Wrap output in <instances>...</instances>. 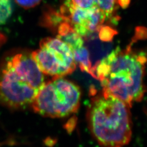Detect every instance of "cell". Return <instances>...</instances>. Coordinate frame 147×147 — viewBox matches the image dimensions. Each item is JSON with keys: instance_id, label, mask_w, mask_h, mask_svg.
I'll return each mask as SVG.
<instances>
[{"instance_id": "8fae6325", "label": "cell", "mask_w": 147, "mask_h": 147, "mask_svg": "<svg viewBox=\"0 0 147 147\" xmlns=\"http://www.w3.org/2000/svg\"><path fill=\"white\" fill-rule=\"evenodd\" d=\"M16 2L25 9L33 8L38 5L41 0H16Z\"/></svg>"}, {"instance_id": "52a82bcc", "label": "cell", "mask_w": 147, "mask_h": 147, "mask_svg": "<svg viewBox=\"0 0 147 147\" xmlns=\"http://www.w3.org/2000/svg\"><path fill=\"white\" fill-rule=\"evenodd\" d=\"M95 2L96 7L105 13L110 22L116 24L119 20V16L116 14L117 0H95Z\"/></svg>"}, {"instance_id": "7a4b0ae2", "label": "cell", "mask_w": 147, "mask_h": 147, "mask_svg": "<svg viewBox=\"0 0 147 147\" xmlns=\"http://www.w3.org/2000/svg\"><path fill=\"white\" fill-rule=\"evenodd\" d=\"M126 102L103 92L93 91L87 112L89 130L100 145L121 147L128 144L132 136L131 117Z\"/></svg>"}, {"instance_id": "ba28073f", "label": "cell", "mask_w": 147, "mask_h": 147, "mask_svg": "<svg viewBox=\"0 0 147 147\" xmlns=\"http://www.w3.org/2000/svg\"><path fill=\"white\" fill-rule=\"evenodd\" d=\"M13 11L12 0H0V25H3L11 17Z\"/></svg>"}, {"instance_id": "6da1fadb", "label": "cell", "mask_w": 147, "mask_h": 147, "mask_svg": "<svg viewBox=\"0 0 147 147\" xmlns=\"http://www.w3.org/2000/svg\"><path fill=\"white\" fill-rule=\"evenodd\" d=\"M147 51L132 47H117L93 66V77L100 81L102 92L131 107L142 100L146 92L144 84Z\"/></svg>"}, {"instance_id": "4fadbf2b", "label": "cell", "mask_w": 147, "mask_h": 147, "mask_svg": "<svg viewBox=\"0 0 147 147\" xmlns=\"http://www.w3.org/2000/svg\"><path fill=\"white\" fill-rule=\"evenodd\" d=\"M6 41V37L5 36L0 32V47L2 46V45Z\"/></svg>"}, {"instance_id": "8992f818", "label": "cell", "mask_w": 147, "mask_h": 147, "mask_svg": "<svg viewBox=\"0 0 147 147\" xmlns=\"http://www.w3.org/2000/svg\"><path fill=\"white\" fill-rule=\"evenodd\" d=\"M59 13L64 20L70 24L74 30L84 39L98 36L107 17L97 7L90 9L79 8L71 0H62Z\"/></svg>"}, {"instance_id": "5b68a950", "label": "cell", "mask_w": 147, "mask_h": 147, "mask_svg": "<svg viewBox=\"0 0 147 147\" xmlns=\"http://www.w3.org/2000/svg\"><path fill=\"white\" fill-rule=\"evenodd\" d=\"M31 55L42 73L52 79L73 73L77 65L71 49L57 37L44 38Z\"/></svg>"}, {"instance_id": "3957f363", "label": "cell", "mask_w": 147, "mask_h": 147, "mask_svg": "<svg viewBox=\"0 0 147 147\" xmlns=\"http://www.w3.org/2000/svg\"><path fill=\"white\" fill-rule=\"evenodd\" d=\"M45 82L31 53L11 56L0 66V104L14 110L31 105Z\"/></svg>"}, {"instance_id": "7c38bea8", "label": "cell", "mask_w": 147, "mask_h": 147, "mask_svg": "<svg viewBox=\"0 0 147 147\" xmlns=\"http://www.w3.org/2000/svg\"><path fill=\"white\" fill-rule=\"evenodd\" d=\"M131 0H117L118 5L123 9H126L129 7Z\"/></svg>"}, {"instance_id": "9c48e42d", "label": "cell", "mask_w": 147, "mask_h": 147, "mask_svg": "<svg viewBox=\"0 0 147 147\" xmlns=\"http://www.w3.org/2000/svg\"><path fill=\"white\" fill-rule=\"evenodd\" d=\"M117 34V32L112 27L108 25H103L98 32V38L102 42H111L115 36Z\"/></svg>"}, {"instance_id": "277c9868", "label": "cell", "mask_w": 147, "mask_h": 147, "mask_svg": "<svg viewBox=\"0 0 147 147\" xmlns=\"http://www.w3.org/2000/svg\"><path fill=\"white\" fill-rule=\"evenodd\" d=\"M81 91L73 82L62 78L45 81L31 106L41 116L52 118L70 116L78 110Z\"/></svg>"}, {"instance_id": "30bf717a", "label": "cell", "mask_w": 147, "mask_h": 147, "mask_svg": "<svg viewBox=\"0 0 147 147\" xmlns=\"http://www.w3.org/2000/svg\"><path fill=\"white\" fill-rule=\"evenodd\" d=\"M74 5L84 9H90L96 7L95 0H71Z\"/></svg>"}]
</instances>
